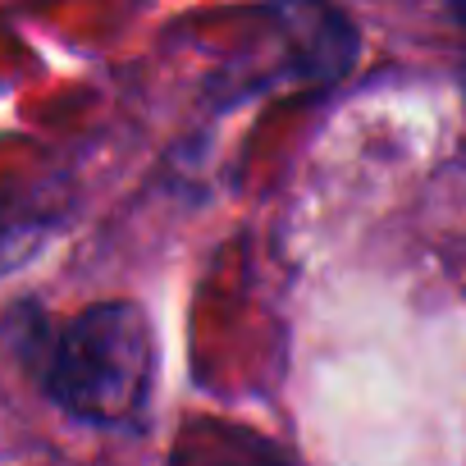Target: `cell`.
<instances>
[{"mask_svg":"<svg viewBox=\"0 0 466 466\" xmlns=\"http://www.w3.org/2000/svg\"><path fill=\"white\" fill-rule=\"evenodd\" d=\"M5 334L42 389L87 425H124L151 398L156 329L137 302H96L56 329L37 307H15Z\"/></svg>","mask_w":466,"mask_h":466,"instance_id":"1","label":"cell"},{"mask_svg":"<svg viewBox=\"0 0 466 466\" xmlns=\"http://www.w3.org/2000/svg\"><path fill=\"white\" fill-rule=\"evenodd\" d=\"M275 19L284 24L302 74L334 78L348 69V60L357 51V33L334 5H320V0H279Z\"/></svg>","mask_w":466,"mask_h":466,"instance_id":"2","label":"cell"},{"mask_svg":"<svg viewBox=\"0 0 466 466\" xmlns=\"http://www.w3.org/2000/svg\"><path fill=\"white\" fill-rule=\"evenodd\" d=\"M169 466H289V457H284V448H279L275 439H266L261 430L197 416V420H187L183 434L174 439Z\"/></svg>","mask_w":466,"mask_h":466,"instance_id":"3","label":"cell"},{"mask_svg":"<svg viewBox=\"0 0 466 466\" xmlns=\"http://www.w3.org/2000/svg\"><path fill=\"white\" fill-rule=\"evenodd\" d=\"M37 248V228H0V275L15 270Z\"/></svg>","mask_w":466,"mask_h":466,"instance_id":"4","label":"cell"},{"mask_svg":"<svg viewBox=\"0 0 466 466\" xmlns=\"http://www.w3.org/2000/svg\"><path fill=\"white\" fill-rule=\"evenodd\" d=\"M452 10H457V15H466V0H452Z\"/></svg>","mask_w":466,"mask_h":466,"instance_id":"5","label":"cell"}]
</instances>
